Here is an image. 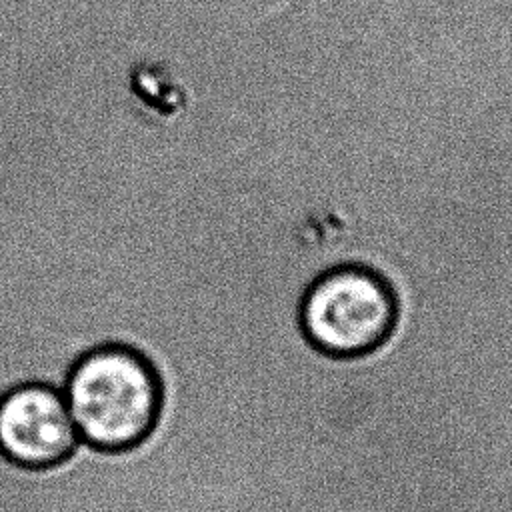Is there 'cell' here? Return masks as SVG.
Segmentation results:
<instances>
[{
  "label": "cell",
  "instance_id": "6da1fadb",
  "mask_svg": "<svg viewBox=\"0 0 512 512\" xmlns=\"http://www.w3.org/2000/svg\"><path fill=\"white\" fill-rule=\"evenodd\" d=\"M62 390L82 444L96 452L138 448L162 416V378L152 360L130 344L108 342L80 354Z\"/></svg>",
  "mask_w": 512,
  "mask_h": 512
},
{
  "label": "cell",
  "instance_id": "7a4b0ae2",
  "mask_svg": "<svg viewBox=\"0 0 512 512\" xmlns=\"http://www.w3.org/2000/svg\"><path fill=\"white\" fill-rule=\"evenodd\" d=\"M402 316L392 274L362 260L320 268L302 288L296 322L304 342L322 358L344 362L386 346Z\"/></svg>",
  "mask_w": 512,
  "mask_h": 512
},
{
  "label": "cell",
  "instance_id": "3957f363",
  "mask_svg": "<svg viewBox=\"0 0 512 512\" xmlns=\"http://www.w3.org/2000/svg\"><path fill=\"white\" fill-rule=\"evenodd\" d=\"M82 446L64 390L22 382L0 396V454L24 470L68 462Z\"/></svg>",
  "mask_w": 512,
  "mask_h": 512
}]
</instances>
